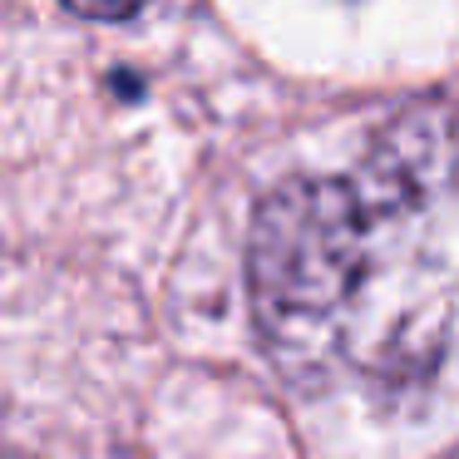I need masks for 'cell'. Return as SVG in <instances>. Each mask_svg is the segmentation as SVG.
<instances>
[{
	"label": "cell",
	"instance_id": "1",
	"mask_svg": "<svg viewBox=\"0 0 459 459\" xmlns=\"http://www.w3.org/2000/svg\"><path fill=\"white\" fill-rule=\"evenodd\" d=\"M366 203L356 183L297 178L257 208L247 281L267 331L307 336L336 316L366 272Z\"/></svg>",
	"mask_w": 459,
	"mask_h": 459
},
{
	"label": "cell",
	"instance_id": "2",
	"mask_svg": "<svg viewBox=\"0 0 459 459\" xmlns=\"http://www.w3.org/2000/svg\"><path fill=\"white\" fill-rule=\"evenodd\" d=\"M70 11L90 15V21H129L134 11H143L149 0H65Z\"/></svg>",
	"mask_w": 459,
	"mask_h": 459
}]
</instances>
